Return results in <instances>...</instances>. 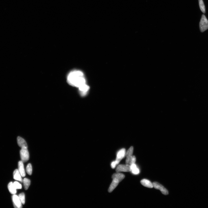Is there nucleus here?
Here are the masks:
<instances>
[{
	"label": "nucleus",
	"instance_id": "nucleus-1",
	"mask_svg": "<svg viewBox=\"0 0 208 208\" xmlns=\"http://www.w3.org/2000/svg\"><path fill=\"white\" fill-rule=\"evenodd\" d=\"M67 81L69 85L78 88L86 84L84 74L82 72L79 70H74L70 72L68 75Z\"/></svg>",
	"mask_w": 208,
	"mask_h": 208
},
{
	"label": "nucleus",
	"instance_id": "nucleus-2",
	"mask_svg": "<svg viewBox=\"0 0 208 208\" xmlns=\"http://www.w3.org/2000/svg\"><path fill=\"white\" fill-rule=\"evenodd\" d=\"M199 27L201 32H203L208 29V21L204 15H202L199 23Z\"/></svg>",
	"mask_w": 208,
	"mask_h": 208
},
{
	"label": "nucleus",
	"instance_id": "nucleus-3",
	"mask_svg": "<svg viewBox=\"0 0 208 208\" xmlns=\"http://www.w3.org/2000/svg\"><path fill=\"white\" fill-rule=\"evenodd\" d=\"M20 155L21 161L26 162L29 158V154L27 148H22L20 151Z\"/></svg>",
	"mask_w": 208,
	"mask_h": 208
},
{
	"label": "nucleus",
	"instance_id": "nucleus-4",
	"mask_svg": "<svg viewBox=\"0 0 208 208\" xmlns=\"http://www.w3.org/2000/svg\"><path fill=\"white\" fill-rule=\"evenodd\" d=\"M112 178L113 179L112 181L108 190V192H111L113 191L118 186L119 183L121 181L119 179L112 175Z\"/></svg>",
	"mask_w": 208,
	"mask_h": 208
},
{
	"label": "nucleus",
	"instance_id": "nucleus-5",
	"mask_svg": "<svg viewBox=\"0 0 208 208\" xmlns=\"http://www.w3.org/2000/svg\"><path fill=\"white\" fill-rule=\"evenodd\" d=\"M116 172H131V167L130 165L126 164H120L118 165L116 170Z\"/></svg>",
	"mask_w": 208,
	"mask_h": 208
},
{
	"label": "nucleus",
	"instance_id": "nucleus-6",
	"mask_svg": "<svg viewBox=\"0 0 208 208\" xmlns=\"http://www.w3.org/2000/svg\"><path fill=\"white\" fill-rule=\"evenodd\" d=\"M153 187H154L155 189L160 190L163 195H168L169 192L168 190L162 185L156 182H153Z\"/></svg>",
	"mask_w": 208,
	"mask_h": 208
},
{
	"label": "nucleus",
	"instance_id": "nucleus-7",
	"mask_svg": "<svg viewBox=\"0 0 208 208\" xmlns=\"http://www.w3.org/2000/svg\"><path fill=\"white\" fill-rule=\"evenodd\" d=\"M126 155V150L125 149H122L118 151L115 161L117 164H118L120 161Z\"/></svg>",
	"mask_w": 208,
	"mask_h": 208
},
{
	"label": "nucleus",
	"instance_id": "nucleus-8",
	"mask_svg": "<svg viewBox=\"0 0 208 208\" xmlns=\"http://www.w3.org/2000/svg\"><path fill=\"white\" fill-rule=\"evenodd\" d=\"M12 199L14 206L15 208H21L22 207V203L20 199L17 195H13L12 196Z\"/></svg>",
	"mask_w": 208,
	"mask_h": 208
},
{
	"label": "nucleus",
	"instance_id": "nucleus-9",
	"mask_svg": "<svg viewBox=\"0 0 208 208\" xmlns=\"http://www.w3.org/2000/svg\"><path fill=\"white\" fill-rule=\"evenodd\" d=\"M133 147H131L128 150L126 153V164L131 165V159L133 152Z\"/></svg>",
	"mask_w": 208,
	"mask_h": 208
},
{
	"label": "nucleus",
	"instance_id": "nucleus-10",
	"mask_svg": "<svg viewBox=\"0 0 208 208\" xmlns=\"http://www.w3.org/2000/svg\"><path fill=\"white\" fill-rule=\"evenodd\" d=\"M78 88L80 95L81 96H84L87 95L90 89V87L86 84L79 87Z\"/></svg>",
	"mask_w": 208,
	"mask_h": 208
},
{
	"label": "nucleus",
	"instance_id": "nucleus-11",
	"mask_svg": "<svg viewBox=\"0 0 208 208\" xmlns=\"http://www.w3.org/2000/svg\"><path fill=\"white\" fill-rule=\"evenodd\" d=\"M17 142L19 147L21 148H28V145L27 143L24 139L20 137H18L17 138Z\"/></svg>",
	"mask_w": 208,
	"mask_h": 208
},
{
	"label": "nucleus",
	"instance_id": "nucleus-12",
	"mask_svg": "<svg viewBox=\"0 0 208 208\" xmlns=\"http://www.w3.org/2000/svg\"><path fill=\"white\" fill-rule=\"evenodd\" d=\"M18 170L21 176L24 177L26 176L23 162L22 161H19L18 162Z\"/></svg>",
	"mask_w": 208,
	"mask_h": 208
},
{
	"label": "nucleus",
	"instance_id": "nucleus-13",
	"mask_svg": "<svg viewBox=\"0 0 208 208\" xmlns=\"http://www.w3.org/2000/svg\"><path fill=\"white\" fill-rule=\"evenodd\" d=\"M13 178L14 179L18 181L21 182L23 181L19 171L17 169H16L14 172L13 173Z\"/></svg>",
	"mask_w": 208,
	"mask_h": 208
},
{
	"label": "nucleus",
	"instance_id": "nucleus-14",
	"mask_svg": "<svg viewBox=\"0 0 208 208\" xmlns=\"http://www.w3.org/2000/svg\"><path fill=\"white\" fill-rule=\"evenodd\" d=\"M141 183L145 187L149 188H152L153 187V183L150 181L146 179H143L141 181Z\"/></svg>",
	"mask_w": 208,
	"mask_h": 208
},
{
	"label": "nucleus",
	"instance_id": "nucleus-15",
	"mask_svg": "<svg viewBox=\"0 0 208 208\" xmlns=\"http://www.w3.org/2000/svg\"><path fill=\"white\" fill-rule=\"evenodd\" d=\"M8 187L9 191L11 194L15 195L17 193L16 189L15 188L12 182L9 183Z\"/></svg>",
	"mask_w": 208,
	"mask_h": 208
},
{
	"label": "nucleus",
	"instance_id": "nucleus-16",
	"mask_svg": "<svg viewBox=\"0 0 208 208\" xmlns=\"http://www.w3.org/2000/svg\"><path fill=\"white\" fill-rule=\"evenodd\" d=\"M130 166L131 167V172L132 173L135 175H138L139 173V169L137 168V165L135 164H132Z\"/></svg>",
	"mask_w": 208,
	"mask_h": 208
},
{
	"label": "nucleus",
	"instance_id": "nucleus-17",
	"mask_svg": "<svg viewBox=\"0 0 208 208\" xmlns=\"http://www.w3.org/2000/svg\"><path fill=\"white\" fill-rule=\"evenodd\" d=\"M24 187L25 190H27L29 188L30 184V181L29 179L27 178H25L23 180Z\"/></svg>",
	"mask_w": 208,
	"mask_h": 208
},
{
	"label": "nucleus",
	"instance_id": "nucleus-18",
	"mask_svg": "<svg viewBox=\"0 0 208 208\" xmlns=\"http://www.w3.org/2000/svg\"><path fill=\"white\" fill-rule=\"evenodd\" d=\"M200 10L203 13H205V8L203 0H199Z\"/></svg>",
	"mask_w": 208,
	"mask_h": 208
},
{
	"label": "nucleus",
	"instance_id": "nucleus-19",
	"mask_svg": "<svg viewBox=\"0 0 208 208\" xmlns=\"http://www.w3.org/2000/svg\"><path fill=\"white\" fill-rule=\"evenodd\" d=\"M26 172L29 175H31L32 173V167L31 164H29L27 165L26 168Z\"/></svg>",
	"mask_w": 208,
	"mask_h": 208
},
{
	"label": "nucleus",
	"instance_id": "nucleus-20",
	"mask_svg": "<svg viewBox=\"0 0 208 208\" xmlns=\"http://www.w3.org/2000/svg\"><path fill=\"white\" fill-rule=\"evenodd\" d=\"M18 197L20 199L21 203L24 204L25 203V195L24 193H21L19 194Z\"/></svg>",
	"mask_w": 208,
	"mask_h": 208
},
{
	"label": "nucleus",
	"instance_id": "nucleus-21",
	"mask_svg": "<svg viewBox=\"0 0 208 208\" xmlns=\"http://www.w3.org/2000/svg\"><path fill=\"white\" fill-rule=\"evenodd\" d=\"M16 189H20L22 188V186L21 184L18 182L15 181L13 183Z\"/></svg>",
	"mask_w": 208,
	"mask_h": 208
},
{
	"label": "nucleus",
	"instance_id": "nucleus-22",
	"mask_svg": "<svg viewBox=\"0 0 208 208\" xmlns=\"http://www.w3.org/2000/svg\"><path fill=\"white\" fill-rule=\"evenodd\" d=\"M136 160V159L135 156H134V155H133V156H132V158L131 160V165H131L132 164H135Z\"/></svg>",
	"mask_w": 208,
	"mask_h": 208
},
{
	"label": "nucleus",
	"instance_id": "nucleus-23",
	"mask_svg": "<svg viewBox=\"0 0 208 208\" xmlns=\"http://www.w3.org/2000/svg\"><path fill=\"white\" fill-rule=\"evenodd\" d=\"M117 164L115 161H114L112 162L111 163V167L112 169H114L115 168V167L117 165Z\"/></svg>",
	"mask_w": 208,
	"mask_h": 208
}]
</instances>
